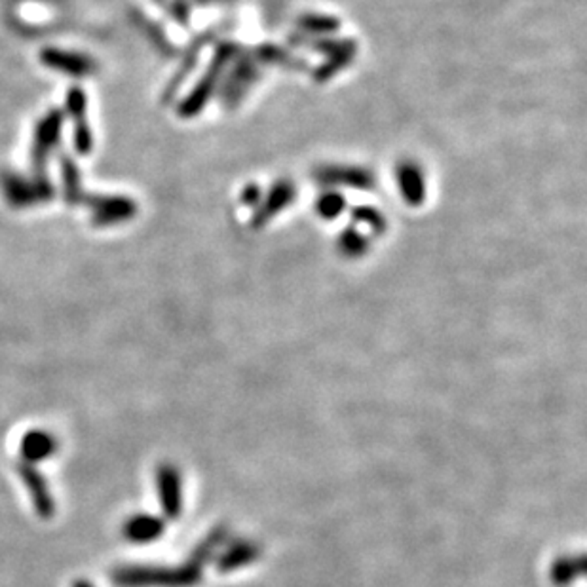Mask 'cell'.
<instances>
[{
	"instance_id": "obj_1",
	"label": "cell",
	"mask_w": 587,
	"mask_h": 587,
	"mask_svg": "<svg viewBox=\"0 0 587 587\" xmlns=\"http://www.w3.org/2000/svg\"><path fill=\"white\" fill-rule=\"evenodd\" d=\"M63 120H65V115L61 111H50L37 124V130H34L32 149H31V162H32L34 173H37L39 179H41V173L44 177L46 160H48L51 149L60 143Z\"/></svg>"
},
{
	"instance_id": "obj_2",
	"label": "cell",
	"mask_w": 587,
	"mask_h": 587,
	"mask_svg": "<svg viewBox=\"0 0 587 587\" xmlns=\"http://www.w3.org/2000/svg\"><path fill=\"white\" fill-rule=\"evenodd\" d=\"M65 105L67 113L75 122V149L80 156H87L94 149V133L87 124V97L82 87H70Z\"/></svg>"
},
{
	"instance_id": "obj_3",
	"label": "cell",
	"mask_w": 587,
	"mask_h": 587,
	"mask_svg": "<svg viewBox=\"0 0 587 587\" xmlns=\"http://www.w3.org/2000/svg\"><path fill=\"white\" fill-rule=\"evenodd\" d=\"M6 200L14 206H32L37 202H46L53 196V187L48 179H37L34 183L23 181L17 175H6L3 181Z\"/></svg>"
},
{
	"instance_id": "obj_4",
	"label": "cell",
	"mask_w": 587,
	"mask_h": 587,
	"mask_svg": "<svg viewBox=\"0 0 587 587\" xmlns=\"http://www.w3.org/2000/svg\"><path fill=\"white\" fill-rule=\"evenodd\" d=\"M92 206L94 216L92 223L96 226H109L122 221H128L135 216V202L124 196H96V198L87 200Z\"/></svg>"
},
{
	"instance_id": "obj_5",
	"label": "cell",
	"mask_w": 587,
	"mask_h": 587,
	"mask_svg": "<svg viewBox=\"0 0 587 587\" xmlns=\"http://www.w3.org/2000/svg\"><path fill=\"white\" fill-rule=\"evenodd\" d=\"M41 60L44 65L58 69L61 73L73 75V77H87L96 70V63L90 58L78 56V53L61 51V50H44L41 53Z\"/></svg>"
},
{
	"instance_id": "obj_6",
	"label": "cell",
	"mask_w": 587,
	"mask_h": 587,
	"mask_svg": "<svg viewBox=\"0 0 587 587\" xmlns=\"http://www.w3.org/2000/svg\"><path fill=\"white\" fill-rule=\"evenodd\" d=\"M22 477H23V482L27 483L29 491H31V496H32V502L34 506H37L39 513H42V518H50L51 511H53V504H51V498H50V492L46 489V482H44V477L39 473V472H34L31 466H23L20 470Z\"/></svg>"
},
{
	"instance_id": "obj_7",
	"label": "cell",
	"mask_w": 587,
	"mask_h": 587,
	"mask_svg": "<svg viewBox=\"0 0 587 587\" xmlns=\"http://www.w3.org/2000/svg\"><path fill=\"white\" fill-rule=\"evenodd\" d=\"M58 449V443L46 432H31L22 441V454L29 462H39L48 458Z\"/></svg>"
},
{
	"instance_id": "obj_8",
	"label": "cell",
	"mask_w": 587,
	"mask_h": 587,
	"mask_svg": "<svg viewBox=\"0 0 587 587\" xmlns=\"http://www.w3.org/2000/svg\"><path fill=\"white\" fill-rule=\"evenodd\" d=\"M61 173H63V188H65V202L67 204H80L86 202L82 183H80V171L77 164L69 156H61Z\"/></svg>"
},
{
	"instance_id": "obj_9",
	"label": "cell",
	"mask_w": 587,
	"mask_h": 587,
	"mask_svg": "<svg viewBox=\"0 0 587 587\" xmlns=\"http://www.w3.org/2000/svg\"><path fill=\"white\" fill-rule=\"evenodd\" d=\"M158 483H160V494L164 498V508L166 511L175 518V513L179 511V477L175 475L171 468L160 470L158 473Z\"/></svg>"
},
{
	"instance_id": "obj_10",
	"label": "cell",
	"mask_w": 587,
	"mask_h": 587,
	"mask_svg": "<svg viewBox=\"0 0 587 587\" xmlns=\"http://www.w3.org/2000/svg\"><path fill=\"white\" fill-rule=\"evenodd\" d=\"M164 525L162 521H158L154 518H135V519H130L128 525H126V537L133 542H151L154 540L160 532H162Z\"/></svg>"
},
{
	"instance_id": "obj_11",
	"label": "cell",
	"mask_w": 587,
	"mask_h": 587,
	"mask_svg": "<svg viewBox=\"0 0 587 587\" xmlns=\"http://www.w3.org/2000/svg\"><path fill=\"white\" fill-rule=\"evenodd\" d=\"M77 587H92L90 583H84V582H80V583H77Z\"/></svg>"
}]
</instances>
